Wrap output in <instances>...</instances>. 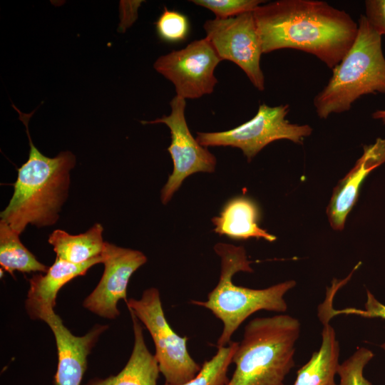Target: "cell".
Segmentation results:
<instances>
[{
    "label": "cell",
    "mask_w": 385,
    "mask_h": 385,
    "mask_svg": "<svg viewBox=\"0 0 385 385\" xmlns=\"http://www.w3.org/2000/svg\"><path fill=\"white\" fill-rule=\"evenodd\" d=\"M203 29L205 38L222 61L235 63L257 90L263 91L265 76L260 67L263 53L253 11L228 19H208Z\"/></svg>",
    "instance_id": "obj_8"
},
{
    "label": "cell",
    "mask_w": 385,
    "mask_h": 385,
    "mask_svg": "<svg viewBox=\"0 0 385 385\" xmlns=\"http://www.w3.org/2000/svg\"><path fill=\"white\" fill-rule=\"evenodd\" d=\"M13 107L26 126L30 150L27 161L18 169L13 195L1 212V220L21 235L29 224L42 227L57 222L68 197L76 157L70 151H62L54 158L43 155L34 145L28 128L34 111L23 113Z\"/></svg>",
    "instance_id": "obj_2"
},
{
    "label": "cell",
    "mask_w": 385,
    "mask_h": 385,
    "mask_svg": "<svg viewBox=\"0 0 385 385\" xmlns=\"http://www.w3.org/2000/svg\"><path fill=\"white\" fill-rule=\"evenodd\" d=\"M260 211L250 198L238 196L228 200L219 216L214 217V231L234 240L264 239L273 242L276 237L259 225Z\"/></svg>",
    "instance_id": "obj_16"
},
{
    "label": "cell",
    "mask_w": 385,
    "mask_h": 385,
    "mask_svg": "<svg viewBox=\"0 0 385 385\" xmlns=\"http://www.w3.org/2000/svg\"><path fill=\"white\" fill-rule=\"evenodd\" d=\"M155 25L158 37L170 43L184 41L190 30L189 21L185 14L166 7H164Z\"/></svg>",
    "instance_id": "obj_22"
},
{
    "label": "cell",
    "mask_w": 385,
    "mask_h": 385,
    "mask_svg": "<svg viewBox=\"0 0 385 385\" xmlns=\"http://www.w3.org/2000/svg\"><path fill=\"white\" fill-rule=\"evenodd\" d=\"M365 17L373 29L381 36H385V0H366Z\"/></svg>",
    "instance_id": "obj_25"
},
{
    "label": "cell",
    "mask_w": 385,
    "mask_h": 385,
    "mask_svg": "<svg viewBox=\"0 0 385 385\" xmlns=\"http://www.w3.org/2000/svg\"><path fill=\"white\" fill-rule=\"evenodd\" d=\"M103 232V227L100 223H96L86 232L78 235L56 230L49 235L48 242L53 246L56 257L81 264L101 255L105 245Z\"/></svg>",
    "instance_id": "obj_18"
},
{
    "label": "cell",
    "mask_w": 385,
    "mask_h": 385,
    "mask_svg": "<svg viewBox=\"0 0 385 385\" xmlns=\"http://www.w3.org/2000/svg\"><path fill=\"white\" fill-rule=\"evenodd\" d=\"M385 163V139L378 138L374 144L364 145V152L351 170L333 190L327 209L332 227L342 230L346 217L359 197V188L366 177Z\"/></svg>",
    "instance_id": "obj_15"
},
{
    "label": "cell",
    "mask_w": 385,
    "mask_h": 385,
    "mask_svg": "<svg viewBox=\"0 0 385 385\" xmlns=\"http://www.w3.org/2000/svg\"><path fill=\"white\" fill-rule=\"evenodd\" d=\"M103 274L93 292L83 302L84 308L99 317L114 319L119 314L118 303L127 302V287L132 274L147 262L140 251L105 242L101 254Z\"/></svg>",
    "instance_id": "obj_11"
},
{
    "label": "cell",
    "mask_w": 385,
    "mask_h": 385,
    "mask_svg": "<svg viewBox=\"0 0 385 385\" xmlns=\"http://www.w3.org/2000/svg\"><path fill=\"white\" fill-rule=\"evenodd\" d=\"M133 322L134 344L124 368L106 379L94 378L85 385H157L160 369L155 354L145 342L140 322L130 312Z\"/></svg>",
    "instance_id": "obj_17"
},
{
    "label": "cell",
    "mask_w": 385,
    "mask_h": 385,
    "mask_svg": "<svg viewBox=\"0 0 385 385\" xmlns=\"http://www.w3.org/2000/svg\"><path fill=\"white\" fill-rule=\"evenodd\" d=\"M289 111L288 104L270 106L262 103L250 120L225 131L197 132L196 139L205 148H238L250 161L273 141L286 139L301 144L305 137L311 135L312 128L310 125L292 123L286 118Z\"/></svg>",
    "instance_id": "obj_7"
},
{
    "label": "cell",
    "mask_w": 385,
    "mask_h": 385,
    "mask_svg": "<svg viewBox=\"0 0 385 385\" xmlns=\"http://www.w3.org/2000/svg\"><path fill=\"white\" fill-rule=\"evenodd\" d=\"M214 250L220 258V274L207 300H192V304L209 309L223 324L217 346H227L242 322L260 310L283 313L287 309L285 294L296 285L294 280L282 282L265 289L235 285L233 276L239 272H252V263L242 246L219 242Z\"/></svg>",
    "instance_id": "obj_4"
},
{
    "label": "cell",
    "mask_w": 385,
    "mask_h": 385,
    "mask_svg": "<svg viewBox=\"0 0 385 385\" xmlns=\"http://www.w3.org/2000/svg\"><path fill=\"white\" fill-rule=\"evenodd\" d=\"M220 61L213 46L204 38L160 56L153 67L173 83L176 96L196 99L214 91L217 83L215 71Z\"/></svg>",
    "instance_id": "obj_9"
},
{
    "label": "cell",
    "mask_w": 385,
    "mask_h": 385,
    "mask_svg": "<svg viewBox=\"0 0 385 385\" xmlns=\"http://www.w3.org/2000/svg\"><path fill=\"white\" fill-rule=\"evenodd\" d=\"M372 118L385 124V110H377L372 113Z\"/></svg>",
    "instance_id": "obj_26"
},
{
    "label": "cell",
    "mask_w": 385,
    "mask_h": 385,
    "mask_svg": "<svg viewBox=\"0 0 385 385\" xmlns=\"http://www.w3.org/2000/svg\"><path fill=\"white\" fill-rule=\"evenodd\" d=\"M195 5L209 9L215 18L228 19L243 13L254 11L260 5L265 3L262 0H192Z\"/></svg>",
    "instance_id": "obj_23"
},
{
    "label": "cell",
    "mask_w": 385,
    "mask_h": 385,
    "mask_svg": "<svg viewBox=\"0 0 385 385\" xmlns=\"http://www.w3.org/2000/svg\"><path fill=\"white\" fill-rule=\"evenodd\" d=\"M51 329L58 354L55 385H81L87 368V358L108 326L96 324L83 336H76L63 324L54 311L42 319Z\"/></svg>",
    "instance_id": "obj_12"
},
{
    "label": "cell",
    "mask_w": 385,
    "mask_h": 385,
    "mask_svg": "<svg viewBox=\"0 0 385 385\" xmlns=\"http://www.w3.org/2000/svg\"><path fill=\"white\" fill-rule=\"evenodd\" d=\"M238 342H231L227 346L217 347L216 354L205 361L200 371L191 380L180 385H225L229 378L227 371ZM164 385H170L165 384Z\"/></svg>",
    "instance_id": "obj_20"
},
{
    "label": "cell",
    "mask_w": 385,
    "mask_h": 385,
    "mask_svg": "<svg viewBox=\"0 0 385 385\" xmlns=\"http://www.w3.org/2000/svg\"><path fill=\"white\" fill-rule=\"evenodd\" d=\"M354 44L339 63L332 69L327 84L314 98L319 118L349 111L363 96L385 94V58L381 36L361 14Z\"/></svg>",
    "instance_id": "obj_5"
},
{
    "label": "cell",
    "mask_w": 385,
    "mask_h": 385,
    "mask_svg": "<svg viewBox=\"0 0 385 385\" xmlns=\"http://www.w3.org/2000/svg\"><path fill=\"white\" fill-rule=\"evenodd\" d=\"M253 15L263 53L291 48L315 56L329 68L351 48L358 24L345 11L319 0H277Z\"/></svg>",
    "instance_id": "obj_1"
},
{
    "label": "cell",
    "mask_w": 385,
    "mask_h": 385,
    "mask_svg": "<svg viewBox=\"0 0 385 385\" xmlns=\"http://www.w3.org/2000/svg\"><path fill=\"white\" fill-rule=\"evenodd\" d=\"M300 331L299 321L288 314L250 320L232 356L235 371L225 385H284L294 366Z\"/></svg>",
    "instance_id": "obj_3"
},
{
    "label": "cell",
    "mask_w": 385,
    "mask_h": 385,
    "mask_svg": "<svg viewBox=\"0 0 385 385\" xmlns=\"http://www.w3.org/2000/svg\"><path fill=\"white\" fill-rule=\"evenodd\" d=\"M373 352L364 347H360L348 359L339 364L337 375L339 385H371L364 375V370L373 358Z\"/></svg>",
    "instance_id": "obj_21"
},
{
    "label": "cell",
    "mask_w": 385,
    "mask_h": 385,
    "mask_svg": "<svg viewBox=\"0 0 385 385\" xmlns=\"http://www.w3.org/2000/svg\"><path fill=\"white\" fill-rule=\"evenodd\" d=\"M344 280L334 279L327 288L326 297L318 307V317L322 324V342L318 351H314L309 361L297 373L293 385H339L335 381L339 366V344L330 320L333 301Z\"/></svg>",
    "instance_id": "obj_13"
},
{
    "label": "cell",
    "mask_w": 385,
    "mask_h": 385,
    "mask_svg": "<svg viewBox=\"0 0 385 385\" xmlns=\"http://www.w3.org/2000/svg\"><path fill=\"white\" fill-rule=\"evenodd\" d=\"M19 234L6 222L0 220V265L1 269L14 275V272L23 273L43 272L49 267L40 262L23 245Z\"/></svg>",
    "instance_id": "obj_19"
},
{
    "label": "cell",
    "mask_w": 385,
    "mask_h": 385,
    "mask_svg": "<svg viewBox=\"0 0 385 385\" xmlns=\"http://www.w3.org/2000/svg\"><path fill=\"white\" fill-rule=\"evenodd\" d=\"M102 262L101 255L81 264L71 263L56 257L46 272L34 274L29 279V289L25 302V308L30 318L42 320L46 314L54 311L59 290Z\"/></svg>",
    "instance_id": "obj_14"
},
{
    "label": "cell",
    "mask_w": 385,
    "mask_h": 385,
    "mask_svg": "<svg viewBox=\"0 0 385 385\" xmlns=\"http://www.w3.org/2000/svg\"><path fill=\"white\" fill-rule=\"evenodd\" d=\"M130 312L145 325L154 342L155 356L165 383L180 385L193 379L200 371L188 350L187 337H180L168 322L160 292L151 287L144 290L140 299L126 302Z\"/></svg>",
    "instance_id": "obj_6"
},
{
    "label": "cell",
    "mask_w": 385,
    "mask_h": 385,
    "mask_svg": "<svg viewBox=\"0 0 385 385\" xmlns=\"http://www.w3.org/2000/svg\"><path fill=\"white\" fill-rule=\"evenodd\" d=\"M367 299L364 304V309H356L347 307L342 309H332L333 317L346 314L357 315L366 318H381L385 319V305L379 302L375 297L369 292H366ZM382 348L385 349V343L382 344Z\"/></svg>",
    "instance_id": "obj_24"
},
{
    "label": "cell",
    "mask_w": 385,
    "mask_h": 385,
    "mask_svg": "<svg viewBox=\"0 0 385 385\" xmlns=\"http://www.w3.org/2000/svg\"><path fill=\"white\" fill-rule=\"evenodd\" d=\"M170 114L143 124L164 123L170 130L171 143L168 150L173 162V170L161 190L162 203L167 204L189 175L198 173H212L216 158L195 138L185 116V99L176 96L170 102Z\"/></svg>",
    "instance_id": "obj_10"
}]
</instances>
